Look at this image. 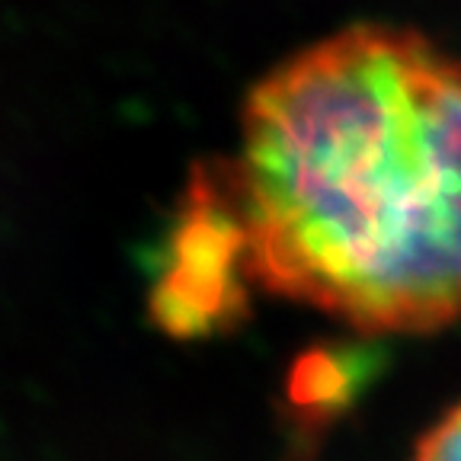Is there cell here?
Segmentation results:
<instances>
[{"mask_svg": "<svg viewBox=\"0 0 461 461\" xmlns=\"http://www.w3.org/2000/svg\"><path fill=\"white\" fill-rule=\"evenodd\" d=\"M259 288L362 333L461 321V61L362 23L282 61L221 167Z\"/></svg>", "mask_w": 461, "mask_h": 461, "instance_id": "cell-1", "label": "cell"}, {"mask_svg": "<svg viewBox=\"0 0 461 461\" xmlns=\"http://www.w3.org/2000/svg\"><path fill=\"white\" fill-rule=\"evenodd\" d=\"M250 253L221 167L193 180L151 279V317L176 339L228 333L250 311Z\"/></svg>", "mask_w": 461, "mask_h": 461, "instance_id": "cell-2", "label": "cell"}, {"mask_svg": "<svg viewBox=\"0 0 461 461\" xmlns=\"http://www.w3.org/2000/svg\"><path fill=\"white\" fill-rule=\"evenodd\" d=\"M413 461H461V403L446 411L413 448Z\"/></svg>", "mask_w": 461, "mask_h": 461, "instance_id": "cell-3", "label": "cell"}]
</instances>
